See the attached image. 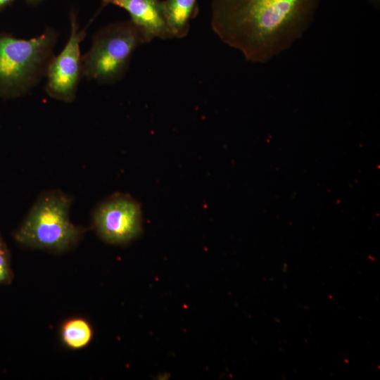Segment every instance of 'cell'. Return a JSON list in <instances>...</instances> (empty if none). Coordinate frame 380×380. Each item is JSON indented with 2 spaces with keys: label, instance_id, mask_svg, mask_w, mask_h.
<instances>
[{
  "label": "cell",
  "instance_id": "cell-8",
  "mask_svg": "<svg viewBox=\"0 0 380 380\" xmlns=\"http://www.w3.org/2000/svg\"><path fill=\"white\" fill-rule=\"evenodd\" d=\"M162 4L171 38L185 37L198 13V0H163Z\"/></svg>",
  "mask_w": 380,
  "mask_h": 380
},
{
  "label": "cell",
  "instance_id": "cell-4",
  "mask_svg": "<svg viewBox=\"0 0 380 380\" xmlns=\"http://www.w3.org/2000/svg\"><path fill=\"white\" fill-rule=\"evenodd\" d=\"M71 201L59 191L42 195L15 234L20 243L39 248L64 251L78 240L81 230L68 217Z\"/></svg>",
  "mask_w": 380,
  "mask_h": 380
},
{
  "label": "cell",
  "instance_id": "cell-11",
  "mask_svg": "<svg viewBox=\"0 0 380 380\" xmlns=\"http://www.w3.org/2000/svg\"><path fill=\"white\" fill-rule=\"evenodd\" d=\"M14 0H0V10L11 4Z\"/></svg>",
  "mask_w": 380,
  "mask_h": 380
},
{
  "label": "cell",
  "instance_id": "cell-9",
  "mask_svg": "<svg viewBox=\"0 0 380 380\" xmlns=\"http://www.w3.org/2000/svg\"><path fill=\"white\" fill-rule=\"evenodd\" d=\"M64 343L70 348L80 349L87 346L91 339L92 330L85 320L72 319L66 322L61 331Z\"/></svg>",
  "mask_w": 380,
  "mask_h": 380
},
{
  "label": "cell",
  "instance_id": "cell-12",
  "mask_svg": "<svg viewBox=\"0 0 380 380\" xmlns=\"http://www.w3.org/2000/svg\"><path fill=\"white\" fill-rule=\"evenodd\" d=\"M367 1L376 9H379V8H380V0H367Z\"/></svg>",
  "mask_w": 380,
  "mask_h": 380
},
{
  "label": "cell",
  "instance_id": "cell-13",
  "mask_svg": "<svg viewBox=\"0 0 380 380\" xmlns=\"http://www.w3.org/2000/svg\"><path fill=\"white\" fill-rule=\"evenodd\" d=\"M25 2L30 5H37L44 0H25Z\"/></svg>",
  "mask_w": 380,
  "mask_h": 380
},
{
  "label": "cell",
  "instance_id": "cell-6",
  "mask_svg": "<svg viewBox=\"0 0 380 380\" xmlns=\"http://www.w3.org/2000/svg\"><path fill=\"white\" fill-rule=\"evenodd\" d=\"M101 237L110 243H123L140 232L141 215L139 205L130 198L115 196L98 207L94 215Z\"/></svg>",
  "mask_w": 380,
  "mask_h": 380
},
{
  "label": "cell",
  "instance_id": "cell-2",
  "mask_svg": "<svg viewBox=\"0 0 380 380\" xmlns=\"http://www.w3.org/2000/svg\"><path fill=\"white\" fill-rule=\"evenodd\" d=\"M148 43L131 20L101 27L93 37L90 49L82 56V75L99 84H111L126 74L135 49Z\"/></svg>",
  "mask_w": 380,
  "mask_h": 380
},
{
  "label": "cell",
  "instance_id": "cell-5",
  "mask_svg": "<svg viewBox=\"0 0 380 380\" xmlns=\"http://www.w3.org/2000/svg\"><path fill=\"white\" fill-rule=\"evenodd\" d=\"M70 21L69 39L61 53L51 60L45 86L49 96L65 102H72L75 99L80 80L83 76L80 44L86 35L84 30H79L74 11L70 13Z\"/></svg>",
  "mask_w": 380,
  "mask_h": 380
},
{
  "label": "cell",
  "instance_id": "cell-7",
  "mask_svg": "<svg viewBox=\"0 0 380 380\" xmlns=\"http://www.w3.org/2000/svg\"><path fill=\"white\" fill-rule=\"evenodd\" d=\"M108 5L125 10L130 20L145 35L148 43L153 39H172L160 0H101L99 12Z\"/></svg>",
  "mask_w": 380,
  "mask_h": 380
},
{
  "label": "cell",
  "instance_id": "cell-3",
  "mask_svg": "<svg viewBox=\"0 0 380 380\" xmlns=\"http://www.w3.org/2000/svg\"><path fill=\"white\" fill-rule=\"evenodd\" d=\"M57 33L46 28L30 39L0 36V84L25 93L46 75Z\"/></svg>",
  "mask_w": 380,
  "mask_h": 380
},
{
  "label": "cell",
  "instance_id": "cell-10",
  "mask_svg": "<svg viewBox=\"0 0 380 380\" xmlns=\"http://www.w3.org/2000/svg\"><path fill=\"white\" fill-rule=\"evenodd\" d=\"M11 278L8 253L4 248L0 250V284L8 283Z\"/></svg>",
  "mask_w": 380,
  "mask_h": 380
},
{
  "label": "cell",
  "instance_id": "cell-14",
  "mask_svg": "<svg viewBox=\"0 0 380 380\" xmlns=\"http://www.w3.org/2000/svg\"><path fill=\"white\" fill-rule=\"evenodd\" d=\"M2 241L0 240V250L4 248Z\"/></svg>",
  "mask_w": 380,
  "mask_h": 380
},
{
  "label": "cell",
  "instance_id": "cell-1",
  "mask_svg": "<svg viewBox=\"0 0 380 380\" xmlns=\"http://www.w3.org/2000/svg\"><path fill=\"white\" fill-rule=\"evenodd\" d=\"M322 0H213V31L248 61L265 63L310 28Z\"/></svg>",
  "mask_w": 380,
  "mask_h": 380
}]
</instances>
